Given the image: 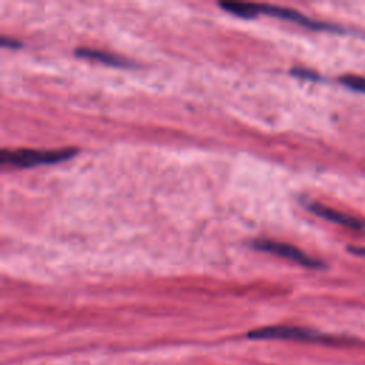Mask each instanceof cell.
<instances>
[{"label": "cell", "instance_id": "6da1fadb", "mask_svg": "<svg viewBox=\"0 0 365 365\" xmlns=\"http://www.w3.org/2000/svg\"><path fill=\"white\" fill-rule=\"evenodd\" d=\"M77 154L76 148H64V150H16L9 151L3 150L0 155V161L3 165H13V167H37L44 164H56L66 161Z\"/></svg>", "mask_w": 365, "mask_h": 365}, {"label": "cell", "instance_id": "7a4b0ae2", "mask_svg": "<svg viewBox=\"0 0 365 365\" xmlns=\"http://www.w3.org/2000/svg\"><path fill=\"white\" fill-rule=\"evenodd\" d=\"M251 339H284V341H302V342H321V344H339L338 338L324 335L311 329L299 327H265L248 332Z\"/></svg>", "mask_w": 365, "mask_h": 365}, {"label": "cell", "instance_id": "3957f363", "mask_svg": "<svg viewBox=\"0 0 365 365\" xmlns=\"http://www.w3.org/2000/svg\"><path fill=\"white\" fill-rule=\"evenodd\" d=\"M254 11H255V16L257 14H267V16L278 17V19L288 20V21H292L295 24H299V26H302L305 29H309V30H324V31H336V33L344 31V29H341L338 26L324 23V21H318V20H312V19L301 14L299 11H297L294 9H288V7L254 3Z\"/></svg>", "mask_w": 365, "mask_h": 365}, {"label": "cell", "instance_id": "277c9868", "mask_svg": "<svg viewBox=\"0 0 365 365\" xmlns=\"http://www.w3.org/2000/svg\"><path fill=\"white\" fill-rule=\"evenodd\" d=\"M252 247L258 251L275 254L278 257L291 259L305 268H312V269L325 268V264L321 259H317V258L305 254L299 248L285 244V242H278V241H271V240H257L252 242Z\"/></svg>", "mask_w": 365, "mask_h": 365}, {"label": "cell", "instance_id": "5b68a950", "mask_svg": "<svg viewBox=\"0 0 365 365\" xmlns=\"http://www.w3.org/2000/svg\"><path fill=\"white\" fill-rule=\"evenodd\" d=\"M304 205L308 211H311L312 214L327 220V221H331L334 224H338V225H342L348 230H352V231H356V232H365V221L361 220V218H356V217H352V215H348L345 212H341V211H336V210H332L327 205H322L319 202H315V201H304Z\"/></svg>", "mask_w": 365, "mask_h": 365}, {"label": "cell", "instance_id": "8992f818", "mask_svg": "<svg viewBox=\"0 0 365 365\" xmlns=\"http://www.w3.org/2000/svg\"><path fill=\"white\" fill-rule=\"evenodd\" d=\"M76 54L78 57L94 60V61H100V63L110 64V66H114V67H128V66H131V63H128L127 60L121 58L120 56H115V54H111V53H107V51H101V50L77 48Z\"/></svg>", "mask_w": 365, "mask_h": 365}, {"label": "cell", "instance_id": "52a82bcc", "mask_svg": "<svg viewBox=\"0 0 365 365\" xmlns=\"http://www.w3.org/2000/svg\"><path fill=\"white\" fill-rule=\"evenodd\" d=\"M341 84H344L345 87L358 91V93H364L365 94V78L364 77H358V76H344L341 77Z\"/></svg>", "mask_w": 365, "mask_h": 365}, {"label": "cell", "instance_id": "ba28073f", "mask_svg": "<svg viewBox=\"0 0 365 365\" xmlns=\"http://www.w3.org/2000/svg\"><path fill=\"white\" fill-rule=\"evenodd\" d=\"M351 254L356 257H365V247H358V245H351L346 248Z\"/></svg>", "mask_w": 365, "mask_h": 365}, {"label": "cell", "instance_id": "9c48e42d", "mask_svg": "<svg viewBox=\"0 0 365 365\" xmlns=\"http://www.w3.org/2000/svg\"><path fill=\"white\" fill-rule=\"evenodd\" d=\"M1 46L3 47H11V48H19L21 44L19 41H14V40H9L7 37H3L1 38Z\"/></svg>", "mask_w": 365, "mask_h": 365}]
</instances>
